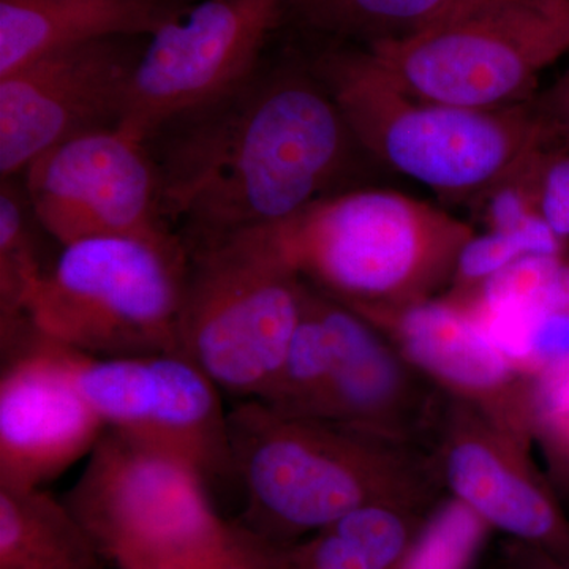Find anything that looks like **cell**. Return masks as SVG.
<instances>
[{"label": "cell", "mask_w": 569, "mask_h": 569, "mask_svg": "<svg viewBox=\"0 0 569 569\" xmlns=\"http://www.w3.org/2000/svg\"><path fill=\"white\" fill-rule=\"evenodd\" d=\"M144 141L187 247L301 212L329 194L355 142L312 67L260 69Z\"/></svg>", "instance_id": "1"}, {"label": "cell", "mask_w": 569, "mask_h": 569, "mask_svg": "<svg viewBox=\"0 0 569 569\" xmlns=\"http://www.w3.org/2000/svg\"><path fill=\"white\" fill-rule=\"evenodd\" d=\"M234 479L247 500V529L277 546L312 537L370 505L433 507L443 488L433 452L299 417L263 400L228 410Z\"/></svg>", "instance_id": "2"}, {"label": "cell", "mask_w": 569, "mask_h": 569, "mask_svg": "<svg viewBox=\"0 0 569 569\" xmlns=\"http://www.w3.org/2000/svg\"><path fill=\"white\" fill-rule=\"evenodd\" d=\"M296 276L351 310L399 309L452 283L475 230L392 190L329 193L282 222L254 228Z\"/></svg>", "instance_id": "3"}, {"label": "cell", "mask_w": 569, "mask_h": 569, "mask_svg": "<svg viewBox=\"0 0 569 569\" xmlns=\"http://www.w3.org/2000/svg\"><path fill=\"white\" fill-rule=\"evenodd\" d=\"M355 142L397 173L443 194H477L522 174L549 140L527 104L467 108L403 91L367 50L339 48L312 66Z\"/></svg>", "instance_id": "4"}, {"label": "cell", "mask_w": 569, "mask_h": 569, "mask_svg": "<svg viewBox=\"0 0 569 569\" xmlns=\"http://www.w3.org/2000/svg\"><path fill=\"white\" fill-rule=\"evenodd\" d=\"M189 252L181 236H107L61 247L28 307L33 326L91 358L181 353Z\"/></svg>", "instance_id": "5"}, {"label": "cell", "mask_w": 569, "mask_h": 569, "mask_svg": "<svg viewBox=\"0 0 569 569\" xmlns=\"http://www.w3.org/2000/svg\"><path fill=\"white\" fill-rule=\"evenodd\" d=\"M366 50L419 99L515 107L569 51V0H456L419 31Z\"/></svg>", "instance_id": "6"}, {"label": "cell", "mask_w": 569, "mask_h": 569, "mask_svg": "<svg viewBox=\"0 0 569 569\" xmlns=\"http://www.w3.org/2000/svg\"><path fill=\"white\" fill-rule=\"evenodd\" d=\"M181 353L224 395L258 399L282 365L305 280L253 231L187 247Z\"/></svg>", "instance_id": "7"}, {"label": "cell", "mask_w": 569, "mask_h": 569, "mask_svg": "<svg viewBox=\"0 0 569 569\" xmlns=\"http://www.w3.org/2000/svg\"><path fill=\"white\" fill-rule=\"evenodd\" d=\"M110 565L178 559L223 548L239 526L224 522L209 485L183 460L104 430L62 498Z\"/></svg>", "instance_id": "8"}, {"label": "cell", "mask_w": 569, "mask_h": 569, "mask_svg": "<svg viewBox=\"0 0 569 569\" xmlns=\"http://www.w3.org/2000/svg\"><path fill=\"white\" fill-rule=\"evenodd\" d=\"M290 0H197L146 41L118 126L146 140L261 69Z\"/></svg>", "instance_id": "9"}, {"label": "cell", "mask_w": 569, "mask_h": 569, "mask_svg": "<svg viewBox=\"0 0 569 569\" xmlns=\"http://www.w3.org/2000/svg\"><path fill=\"white\" fill-rule=\"evenodd\" d=\"M20 176L39 227L61 247L107 236H179L164 216L148 144L122 127L61 142Z\"/></svg>", "instance_id": "10"}, {"label": "cell", "mask_w": 569, "mask_h": 569, "mask_svg": "<svg viewBox=\"0 0 569 569\" xmlns=\"http://www.w3.org/2000/svg\"><path fill=\"white\" fill-rule=\"evenodd\" d=\"M78 380L107 430L183 460L208 485L234 478L223 392L187 356L80 353Z\"/></svg>", "instance_id": "11"}, {"label": "cell", "mask_w": 569, "mask_h": 569, "mask_svg": "<svg viewBox=\"0 0 569 569\" xmlns=\"http://www.w3.org/2000/svg\"><path fill=\"white\" fill-rule=\"evenodd\" d=\"M0 488L44 489L88 458L107 427L78 380L80 351L28 316L0 325Z\"/></svg>", "instance_id": "12"}, {"label": "cell", "mask_w": 569, "mask_h": 569, "mask_svg": "<svg viewBox=\"0 0 569 569\" xmlns=\"http://www.w3.org/2000/svg\"><path fill=\"white\" fill-rule=\"evenodd\" d=\"M148 39H108L48 52L0 77V174L41 153L118 126Z\"/></svg>", "instance_id": "13"}, {"label": "cell", "mask_w": 569, "mask_h": 569, "mask_svg": "<svg viewBox=\"0 0 569 569\" xmlns=\"http://www.w3.org/2000/svg\"><path fill=\"white\" fill-rule=\"evenodd\" d=\"M353 312L441 395L477 408L498 429L533 448L531 376L509 361L463 302L449 296Z\"/></svg>", "instance_id": "14"}, {"label": "cell", "mask_w": 569, "mask_h": 569, "mask_svg": "<svg viewBox=\"0 0 569 569\" xmlns=\"http://www.w3.org/2000/svg\"><path fill=\"white\" fill-rule=\"evenodd\" d=\"M441 481L490 529L569 559V520L531 448L447 397L433 433Z\"/></svg>", "instance_id": "15"}, {"label": "cell", "mask_w": 569, "mask_h": 569, "mask_svg": "<svg viewBox=\"0 0 569 569\" xmlns=\"http://www.w3.org/2000/svg\"><path fill=\"white\" fill-rule=\"evenodd\" d=\"M313 288V287H312ZM329 348L326 421L425 447L447 396L350 307L313 288Z\"/></svg>", "instance_id": "16"}, {"label": "cell", "mask_w": 569, "mask_h": 569, "mask_svg": "<svg viewBox=\"0 0 569 569\" xmlns=\"http://www.w3.org/2000/svg\"><path fill=\"white\" fill-rule=\"evenodd\" d=\"M197 0H0V77L48 52L149 39Z\"/></svg>", "instance_id": "17"}, {"label": "cell", "mask_w": 569, "mask_h": 569, "mask_svg": "<svg viewBox=\"0 0 569 569\" xmlns=\"http://www.w3.org/2000/svg\"><path fill=\"white\" fill-rule=\"evenodd\" d=\"M0 569H112L66 501L0 488Z\"/></svg>", "instance_id": "18"}, {"label": "cell", "mask_w": 569, "mask_h": 569, "mask_svg": "<svg viewBox=\"0 0 569 569\" xmlns=\"http://www.w3.org/2000/svg\"><path fill=\"white\" fill-rule=\"evenodd\" d=\"M456 0H290L288 13L313 31L367 44L429 24Z\"/></svg>", "instance_id": "19"}, {"label": "cell", "mask_w": 569, "mask_h": 569, "mask_svg": "<svg viewBox=\"0 0 569 569\" xmlns=\"http://www.w3.org/2000/svg\"><path fill=\"white\" fill-rule=\"evenodd\" d=\"M24 189L13 178L0 190V323L28 316V307L48 266L41 264Z\"/></svg>", "instance_id": "20"}, {"label": "cell", "mask_w": 569, "mask_h": 569, "mask_svg": "<svg viewBox=\"0 0 569 569\" xmlns=\"http://www.w3.org/2000/svg\"><path fill=\"white\" fill-rule=\"evenodd\" d=\"M489 530L473 509L448 498L427 515L397 569H471Z\"/></svg>", "instance_id": "21"}, {"label": "cell", "mask_w": 569, "mask_h": 569, "mask_svg": "<svg viewBox=\"0 0 569 569\" xmlns=\"http://www.w3.org/2000/svg\"><path fill=\"white\" fill-rule=\"evenodd\" d=\"M560 239L549 230L548 224L537 216L520 227L508 230H490L486 234H475L460 253L452 284L455 298L478 290L486 280L498 274L501 269L523 257L541 254L556 257Z\"/></svg>", "instance_id": "22"}, {"label": "cell", "mask_w": 569, "mask_h": 569, "mask_svg": "<svg viewBox=\"0 0 569 569\" xmlns=\"http://www.w3.org/2000/svg\"><path fill=\"white\" fill-rule=\"evenodd\" d=\"M421 518L422 512L413 509L370 505L355 509L329 527L358 546L378 568L397 569L425 522Z\"/></svg>", "instance_id": "23"}, {"label": "cell", "mask_w": 569, "mask_h": 569, "mask_svg": "<svg viewBox=\"0 0 569 569\" xmlns=\"http://www.w3.org/2000/svg\"><path fill=\"white\" fill-rule=\"evenodd\" d=\"M533 437L550 467L569 485V361L533 376Z\"/></svg>", "instance_id": "24"}, {"label": "cell", "mask_w": 569, "mask_h": 569, "mask_svg": "<svg viewBox=\"0 0 569 569\" xmlns=\"http://www.w3.org/2000/svg\"><path fill=\"white\" fill-rule=\"evenodd\" d=\"M282 546H277L247 527L223 548L178 557V559H134L112 565V569H279Z\"/></svg>", "instance_id": "25"}, {"label": "cell", "mask_w": 569, "mask_h": 569, "mask_svg": "<svg viewBox=\"0 0 569 569\" xmlns=\"http://www.w3.org/2000/svg\"><path fill=\"white\" fill-rule=\"evenodd\" d=\"M279 569H380L358 546L331 527L302 542L284 546Z\"/></svg>", "instance_id": "26"}, {"label": "cell", "mask_w": 569, "mask_h": 569, "mask_svg": "<svg viewBox=\"0 0 569 569\" xmlns=\"http://www.w3.org/2000/svg\"><path fill=\"white\" fill-rule=\"evenodd\" d=\"M531 189L535 209L560 241L569 238V151L542 159L535 157Z\"/></svg>", "instance_id": "27"}, {"label": "cell", "mask_w": 569, "mask_h": 569, "mask_svg": "<svg viewBox=\"0 0 569 569\" xmlns=\"http://www.w3.org/2000/svg\"><path fill=\"white\" fill-rule=\"evenodd\" d=\"M549 138L556 137L569 146V69L548 93L539 108Z\"/></svg>", "instance_id": "28"}, {"label": "cell", "mask_w": 569, "mask_h": 569, "mask_svg": "<svg viewBox=\"0 0 569 569\" xmlns=\"http://www.w3.org/2000/svg\"><path fill=\"white\" fill-rule=\"evenodd\" d=\"M505 563L508 569H569V559H561L548 550L519 541L508 546Z\"/></svg>", "instance_id": "29"}]
</instances>
